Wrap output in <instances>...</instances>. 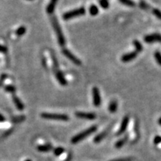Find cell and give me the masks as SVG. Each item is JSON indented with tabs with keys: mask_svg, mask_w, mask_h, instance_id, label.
I'll use <instances>...</instances> for the list:
<instances>
[{
	"mask_svg": "<svg viewBox=\"0 0 161 161\" xmlns=\"http://www.w3.org/2000/svg\"><path fill=\"white\" fill-rule=\"evenodd\" d=\"M51 22L53 29H54V31H55L56 33V35H57L58 43H59V45L61 46V47H64L66 45L65 37H64V34H63L62 30H61V28L59 24V22L57 21V17H56L55 16H53L51 18Z\"/></svg>",
	"mask_w": 161,
	"mask_h": 161,
	"instance_id": "1",
	"label": "cell"
},
{
	"mask_svg": "<svg viewBox=\"0 0 161 161\" xmlns=\"http://www.w3.org/2000/svg\"><path fill=\"white\" fill-rule=\"evenodd\" d=\"M96 130H97V126L96 125L91 126V127H89V128H87V129L84 130V131H82L81 133L77 134V135L74 136V137L72 138V140H71V142H72V144L78 143V142H81V141H82L83 140L86 139L88 136L93 134L95 131H96Z\"/></svg>",
	"mask_w": 161,
	"mask_h": 161,
	"instance_id": "2",
	"label": "cell"
},
{
	"mask_svg": "<svg viewBox=\"0 0 161 161\" xmlns=\"http://www.w3.org/2000/svg\"><path fill=\"white\" fill-rule=\"evenodd\" d=\"M41 117L46 119L50 120H57V121H64L67 122L69 120V117L67 114L63 113H41Z\"/></svg>",
	"mask_w": 161,
	"mask_h": 161,
	"instance_id": "3",
	"label": "cell"
},
{
	"mask_svg": "<svg viewBox=\"0 0 161 161\" xmlns=\"http://www.w3.org/2000/svg\"><path fill=\"white\" fill-rule=\"evenodd\" d=\"M85 13H86V9L84 7H81L79 8L72 10V11H69L68 12H67V13L64 14V15H63V19L64 20H69V19H73V18L76 17V16L84 15Z\"/></svg>",
	"mask_w": 161,
	"mask_h": 161,
	"instance_id": "4",
	"label": "cell"
},
{
	"mask_svg": "<svg viewBox=\"0 0 161 161\" xmlns=\"http://www.w3.org/2000/svg\"><path fill=\"white\" fill-rule=\"evenodd\" d=\"M62 53L64 54V55H65L68 59L70 60V61H72L73 64H75V65L80 66L81 64H82V61H81V60H80L79 58H78L76 56L74 55V54H72L69 50L67 49H65V48L63 49Z\"/></svg>",
	"mask_w": 161,
	"mask_h": 161,
	"instance_id": "5",
	"label": "cell"
},
{
	"mask_svg": "<svg viewBox=\"0 0 161 161\" xmlns=\"http://www.w3.org/2000/svg\"><path fill=\"white\" fill-rule=\"evenodd\" d=\"M144 40L147 43H160V42H161V34L158 33L148 34L144 37Z\"/></svg>",
	"mask_w": 161,
	"mask_h": 161,
	"instance_id": "6",
	"label": "cell"
},
{
	"mask_svg": "<svg viewBox=\"0 0 161 161\" xmlns=\"http://www.w3.org/2000/svg\"><path fill=\"white\" fill-rule=\"evenodd\" d=\"M75 117L79 119L87 120H93L96 118V114L94 113H87V112H76Z\"/></svg>",
	"mask_w": 161,
	"mask_h": 161,
	"instance_id": "7",
	"label": "cell"
},
{
	"mask_svg": "<svg viewBox=\"0 0 161 161\" xmlns=\"http://www.w3.org/2000/svg\"><path fill=\"white\" fill-rule=\"evenodd\" d=\"M93 104L96 107L100 106L102 103V99H101L100 93H99V89L97 87L93 88Z\"/></svg>",
	"mask_w": 161,
	"mask_h": 161,
	"instance_id": "8",
	"label": "cell"
},
{
	"mask_svg": "<svg viewBox=\"0 0 161 161\" xmlns=\"http://www.w3.org/2000/svg\"><path fill=\"white\" fill-rule=\"evenodd\" d=\"M128 123H129V117H128V116H125V117L123 118L122 121L121 126H120L119 131H117V136H120L125 132L126 129L128 128Z\"/></svg>",
	"mask_w": 161,
	"mask_h": 161,
	"instance_id": "9",
	"label": "cell"
},
{
	"mask_svg": "<svg viewBox=\"0 0 161 161\" xmlns=\"http://www.w3.org/2000/svg\"><path fill=\"white\" fill-rule=\"evenodd\" d=\"M111 127H112L111 125L109 126V128H106L104 131H102V133H100V134H99L98 135H96V137L94 138V140H93V141H94L95 143H99L100 142H102V141L103 140H104L106 137H107V134H109Z\"/></svg>",
	"mask_w": 161,
	"mask_h": 161,
	"instance_id": "10",
	"label": "cell"
},
{
	"mask_svg": "<svg viewBox=\"0 0 161 161\" xmlns=\"http://www.w3.org/2000/svg\"><path fill=\"white\" fill-rule=\"evenodd\" d=\"M138 54V53L136 51L134 52H131L127 53V54H125L122 56V61L124 63H128L130 62V61H133L134 58H136Z\"/></svg>",
	"mask_w": 161,
	"mask_h": 161,
	"instance_id": "11",
	"label": "cell"
},
{
	"mask_svg": "<svg viewBox=\"0 0 161 161\" xmlns=\"http://www.w3.org/2000/svg\"><path fill=\"white\" fill-rule=\"evenodd\" d=\"M55 76L57 80V82H59L60 84L62 85V86H66V85H67V81L66 80L65 77H64V74L62 73L61 71H55Z\"/></svg>",
	"mask_w": 161,
	"mask_h": 161,
	"instance_id": "12",
	"label": "cell"
},
{
	"mask_svg": "<svg viewBox=\"0 0 161 161\" xmlns=\"http://www.w3.org/2000/svg\"><path fill=\"white\" fill-rule=\"evenodd\" d=\"M57 0H51L50 2L49 3V5H47V13L49 14H52L54 13V9H55V6L57 5Z\"/></svg>",
	"mask_w": 161,
	"mask_h": 161,
	"instance_id": "13",
	"label": "cell"
},
{
	"mask_svg": "<svg viewBox=\"0 0 161 161\" xmlns=\"http://www.w3.org/2000/svg\"><path fill=\"white\" fill-rule=\"evenodd\" d=\"M13 101L14 102V104L16 105V108L19 110H24V104H22V102L20 101V99L16 96L15 95L13 96Z\"/></svg>",
	"mask_w": 161,
	"mask_h": 161,
	"instance_id": "14",
	"label": "cell"
},
{
	"mask_svg": "<svg viewBox=\"0 0 161 161\" xmlns=\"http://www.w3.org/2000/svg\"><path fill=\"white\" fill-rule=\"evenodd\" d=\"M52 149V146L50 144H45L37 146V150L40 152H48Z\"/></svg>",
	"mask_w": 161,
	"mask_h": 161,
	"instance_id": "15",
	"label": "cell"
},
{
	"mask_svg": "<svg viewBox=\"0 0 161 161\" xmlns=\"http://www.w3.org/2000/svg\"><path fill=\"white\" fill-rule=\"evenodd\" d=\"M128 134H126L123 138H122V139H120L119 140H118L117 142H116L115 146H116V148H121V147H122L123 145L125 144V142L128 141Z\"/></svg>",
	"mask_w": 161,
	"mask_h": 161,
	"instance_id": "16",
	"label": "cell"
},
{
	"mask_svg": "<svg viewBox=\"0 0 161 161\" xmlns=\"http://www.w3.org/2000/svg\"><path fill=\"white\" fill-rule=\"evenodd\" d=\"M117 107H118V104H117V101H111V102L109 104V111L111 113H115L117 111Z\"/></svg>",
	"mask_w": 161,
	"mask_h": 161,
	"instance_id": "17",
	"label": "cell"
},
{
	"mask_svg": "<svg viewBox=\"0 0 161 161\" xmlns=\"http://www.w3.org/2000/svg\"><path fill=\"white\" fill-rule=\"evenodd\" d=\"M89 12L92 16H96L99 13V8L96 5H92L89 8Z\"/></svg>",
	"mask_w": 161,
	"mask_h": 161,
	"instance_id": "18",
	"label": "cell"
},
{
	"mask_svg": "<svg viewBox=\"0 0 161 161\" xmlns=\"http://www.w3.org/2000/svg\"><path fill=\"white\" fill-rule=\"evenodd\" d=\"M134 43V46L135 47L136 49V52H137V53H139L142 51L143 47H142V45L141 44L140 42L138 41V40H134V43Z\"/></svg>",
	"mask_w": 161,
	"mask_h": 161,
	"instance_id": "19",
	"label": "cell"
},
{
	"mask_svg": "<svg viewBox=\"0 0 161 161\" xmlns=\"http://www.w3.org/2000/svg\"><path fill=\"white\" fill-rule=\"evenodd\" d=\"M119 2H121L123 5H126L128 7H134L136 5L135 2L133 0H119Z\"/></svg>",
	"mask_w": 161,
	"mask_h": 161,
	"instance_id": "20",
	"label": "cell"
},
{
	"mask_svg": "<svg viewBox=\"0 0 161 161\" xmlns=\"http://www.w3.org/2000/svg\"><path fill=\"white\" fill-rule=\"evenodd\" d=\"M99 3L100 6L104 9H107L110 5L108 0H99Z\"/></svg>",
	"mask_w": 161,
	"mask_h": 161,
	"instance_id": "21",
	"label": "cell"
},
{
	"mask_svg": "<svg viewBox=\"0 0 161 161\" xmlns=\"http://www.w3.org/2000/svg\"><path fill=\"white\" fill-rule=\"evenodd\" d=\"M54 154L55 156H60V155H62L63 153L64 152V148H62V147H57L54 149Z\"/></svg>",
	"mask_w": 161,
	"mask_h": 161,
	"instance_id": "22",
	"label": "cell"
},
{
	"mask_svg": "<svg viewBox=\"0 0 161 161\" xmlns=\"http://www.w3.org/2000/svg\"><path fill=\"white\" fill-rule=\"evenodd\" d=\"M52 60L53 62V67H54V69H55V71L57 70V68H58V62H57V60L56 58L55 55L54 54V53H52L51 54Z\"/></svg>",
	"mask_w": 161,
	"mask_h": 161,
	"instance_id": "23",
	"label": "cell"
},
{
	"mask_svg": "<svg viewBox=\"0 0 161 161\" xmlns=\"http://www.w3.org/2000/svg\"><path fill=\"white\" fill-rule=\"evenodd\" d=\"M26 27H24V26H21V27H19V29L16 31V34L17 36H22L24 34H26Z\"/></svg>",
	"mask_w": 161,
	"mask_h": 161,
	"instance_id": "24",
	"label": "cell"
},
{
	"mask_svg": "<svg viewBox=\"0 0 161 161\" xmlns=\"http://www.w3.org/2000/svg\"><path fill=\"white\" fill-rule=\"evenodd\" d=\"M140 8L145 10V11L150 9V5H148L143 0H141L140 2Z\"/></svg>",
	"mask_w": 161,
	"mask_h": 161,
	"instance_id": "25",
	"label": "cell"
},
{
	"mask_svg": "<svg viewBox=\"0 0 161 161\" xmlns=\"http://www.w3.org/2000/svg\"><path fill=\"white\" fill-rule=\"evenodd\" d=\"M25 119H26V117H24V116L16 117H14V118L12 119V122L14 123H19V122H22L24 121Z\"/></svg>",
	"mask_w": 161,
	"mask_h": 161,
	"instance_id": "26",
	"label": "cell"
},
{
	"mask_svg": "<svg viewBox=\"0 0 161 161\" xmlns=\"http://www.w3.org/2000/svg\"><path fill=\"white\" fill-rule=\"evenodd\" d=\"M155 57L157 63L160 66H161V53L160 52L157 51L155 53Z\"/></svg>",
	"mask_w": 161,
	"mask_h": 161,
	"instance_id": "27",
	"label": "cell"
},
{
	"mask_svg": "<svg viewBox=\"0 0 161 161\" xmlns=\"http://www.w3.org/2000/svg\"><path fill=\"white\" fill-rule=\"evenodd\" d=\"M152 13H153V14L157 18H158L159 19H161V11L159 9H157V8H154L152 10Z\"/></svg>",
	"mask_w": 161,
	"mask_h": 161,
	"instance_id": "28",
	"label": "cell"
},
{
	"mask_svg": "<svg viewBox=\"0 0 161 161\" xmlns=\"http://www.w3.org/2000/svg\"><path fill=\"white\" fill-rule=\"evenodd\" d=\"M110 161H133V158L131 157H122V158H118V159L112 160Z\"/></svg>",
	"mask_w": 161,
	"mask_h": 161,
	"instance_id": "29",
	"label": "cell"
},
{
	"mask_svg": "<svg viewBox=\"0 0 161 161\" xmlns=\"http://www.w3.org/2000/svg\"><path fill=\"white\" fill-rule=\"evenodd\" d=\"M5 90H7L8 92H10V93H14L15 91H16V89H15L14 87L12 86V85H9V86H7L6 87H5Z\"/></svg>",
	"mask_w": 161,
	"mask_h": 161,
	"instance_id": "30",
	"label": "cell"
},
{
	"mask_svg": "<svg viewBox=\"0 0 161 161\" xmlns=\"http://www.w3.org/2000/svg\"><path fill=\"white\" fill-rule=\"evenodd\" d=\"M154 143L155 145H159L160 143H161V137L160 136H156L154 139Z\"/></svg>",
	"mask_w": 161,
	"mask_h": 161,
	"instance_id": "31",
	"label": "cell"
},
{
	"mask_svg": "<svg viewBox=\"0 0 161 161\" xmlns=\"http://www.w3.org/2000/svg\"><path fill=\"white\" fill-rule=\"evenodd\" d=\"M0 52L2 53H6L7 52V48H5V47L0 45Z\"/></svg>",
	"mask_w": 161,
	"mask_h": 161,
	"instance_id": "32",
	"label": "cell"
},
{
	"mask_svg": "<svg viewBox=\"0 0 161 161\" xmlns=\"http://www.w3.org/2000/svg\"><path fill=\"white\" fill-rule=\"evenodd\" d=\"M5 120V117H4L2 114H0V122H4Z\"/></svg>",
	"mask_w": 161,
	"mask_h": 161,
	"instance_id": "33",
	"label": "cell"
},
{
	"mask_svg": "<svg viewBox=\"0 0 161 161\" xmlns=\"http://www.w3.org/2000/svg\"><path fill=\"white\" fill-rule=\"evenodd\" d=\"M158 124L160 125H161V117L159 119H158Z\"/></svg>",
	"mask_w": 161,
	"mask_h": 161,
	"instance_id": "34",
	"label": "cell"
},
{
	"mask_svg": "<svg viewBox=\"0 0 161 161\" xmlns=\"http://www.w3.org/2000/svg\"><path fill=\"white\" fill-rule=\"evenodd\" d=\"M25 161H31V160H25Z\"/></svg>",
	"mask_w": 161,
	"mask_h": 161,
	"instance_id": "35",
	"label": "cell"
},
{
	"mask_svg": "<svg viewBox=\"0 0 161 161\" xmlns=\"http://www.w3.org/2000/svg\"><path fill=\"white\" fill-rule=\"evenodd\" d=\"M28 1H32V0H28Z\"/></svg>",
	"mask_w": 161,
	"mask_h": 161,
	"instance_id": "36",
	"label": "cell"
}]
</instances>
